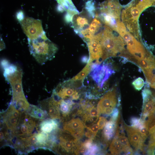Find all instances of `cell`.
Returning <instances> with one entry per match:
<instances>
[{
	"label": "cell",
	"instance_id": "cell-1",
	"mask_svg": "<svg viewBox=\"0 0 155 155\" xmlns=\"http://www.w3.org/2000/svg\"><path fill=\"white\" fill-rule=\"evenodd\" d=\"M155 6V0H134L122 11L123 23L135 37L139 36L138 21L140 15L147 8Z\"/></svg>",
	"mask_w": 155,
	"mask_h": 155
},
{
	"label": "cell",
	"instance_id": "cell-2",
	"mask_svg": "<svg viewBox=\"0 0 155 155\" xmlns=\"http://www.w3.org/2000/svg\"><path fill=\"white\" fill-rule=\"evenodd\" d=\"M113 31L106 25L103 30L101 41L103 50L102 61L119 53L120 56L125 57L128 53L125 50V41L120 35H118Z\"/></svg>",
	"mask_w": 155,
	"mask_h": 155
},
{
	"label": "cell",
	"instance_id": "cell-3",
	"mask_svg": "<svg viewBox=\"0 0 155 155\" xmlns=\"http://www.w3.org/2000/svg\"><path fill=\"white\" fill-rule=\"evenodd\" d=\"M28 41L31 54L41 65L52 59L58 50L57 45L47 37L45 33L35 39L28 38Z\"/></svg>",
	"mask_w": 155,
	"mask_h": 155
},
{
	"label": "cell",
	"instance_id": "cell-4",
	"mask_svg": "<svg viewBox=\"0 0 155 155\" xmlns=\"http://www.w3.org/2000/svg\"><path fill=\"white\" fill-rule=\"evenodd\" d=\"M115 31L121 36L127 45L128 53L131 57L130 61L136 63L137 61L144 58L149 53L146 51L141 43L126 29L120 21L117 22Z\"/></svg>",
	"mask_w": 155,
	"mask_h": 155
},
{
	"label": "cell",
	"instance_id": "cell-5",
	"mask_svg": "<svg viewBox=\"0 0 155 155\" xmlns=\"http://www.w3.org/2000/svg\"><path fill=\"white\" fill-rule=\"evenodd\" d=\"M4 75L11 87L12 99L11 102L26 99L22 85V71L20 67L13 64L4 70Z\"/></svg>",
	"mask_w": 155,
	"mask_h": 155
},
{
	"label": "cell",
	"instance_id": "cell-6",
	"mask_svg": "<svg viewBox=\"0 0 155 155\" xmlns=\"http://www.w3.org/2000/svg\"><path fill=\"white\" fill-rule=\"evenodd\" d=\"M19 22L24 33L28 39H35L45 33L40 20L26 17Z\"/></svg>",
	"mask_w": 155,
	"mask_h": 155
},
{
	"label": "cell",
	"instance_id": "cell-7",
	"mask_svg": "<svg viewBox=\"0 0 155 155\" xmlns=\"http://www.w3.org/2000/svg\"><path fill=\"white\" fill-rule=\"evenodd\" d=\"M103 30L95 35L86 43L89 51V57L88 63H92L94 61L95 63L100 64L102 62L103 50L101 44Z\"/></svg>",
	"mask_w": 155,
	"mask_h": 155
},
{
	"label": "cell",
	"instance_id": "cell-8",
	"mask_svg": "<svg viewBox=\"0 0 155 155\" xmlns=\"http://www.w3.org/2000/svg\"><path fill=\"white\" fill-rule=\"evenodd\" d=\"M33 118L26 112H22L20 122L13 132L14 137L26 136L32 134L34 129H36L38 122Z\"/></svg>",
	"mask_w": 155,
	"mask_h": 155
},
{
	"label": "cell",
	"instance_id": "cell-9",
	"mask_svg": "<svg viewBox=\"0 0 155 155\" xmlns=\"http://www.w3.org/2000/svg\"><path fill=\"white\" fill-rule=\"evenodd\" d=\"M113 72L108 65H100L96 63L91 65L90 75L99 88L103 87L104 84Z\"/></svg>",
	"mask_w": 155,
	"mask_h": 155
},
{
	"label": "cell",
	"instance_id": "cell-10",
	"mask_svg": "<svg viewBox=\"0 0 155 155\" xmlns=\"http://www.w3.org/2000/svg\"><path fill=\"white\" fill-rule=\"evenodd\" d=\"M22 113L11 103L7 109L1 114L3 123L8 129L13 132L20 122Z\"/></svg>",
	"mask_w": 155,
	"mask_h": 155
},
{
	"label": "cell",
	"instance_id": "cell-11",
	"mask_svg": "<svg viewBox=\"0 0 155 155\" xmlns=\"http://www.w3.org/2000/svg\"><path fill=\"white\" fill-rule=\"evenodd\" d=\"M142 69L149 84L155 76V57L150 53L136 63Z\"/></svg>",
	"mask_w": 155,
	"mask_h": 155
},
{
	"label": "cell",
	"instance_id": "cell-12",
	"mask_svg": "<svg viewBox=\"0 0 155 155\" xmlns=\"http://www.w3.org/2000/svg\"><path fill=\"white\" fill-rule=\"evenodd\" d=\"M59 100H56L52 96L40 101L39 103L41 108L45 111L47 116L52 119L56 120L61 118Z\"/></svg>",
	"mask_w": 155,
	"mask_h": 155
},
{
	"label": "cell",
	"instance_id": "cell-13",
	"mask_svg": "<svg viewBox=\"0 0 155 155\" xmlns=\"http://www.w3.org/2000/svg\"><path fill=\"white\" fill-rule=\"evenodd\" d=\"M124 128L126 131L130 144L136 151L144 152V148L145 141L141 135L138 129L132 126L125 124Z\"/></svg>",
	"mask_w": 155,
	"mask_h": 155
},
{
	"label": "cell",
	"instance_id": "cell-14",
	"mask_svg": "<svg viewBox=\"0 0 155 155\" xmlns=\"http://www.w3.org/2000/svg\"><path fill=\"white\" fill-rule=\"evenodd\" d=\"M121 6L118 0H106L100 5L101 13L109 15L119 20Z\"/></svg>",
	"mask_w": 155,
	"mask_h": 155
},
{
	"label": "cell",
	"instance_id": "cell-15",
	"mask_svg": "<svg viewBox=\"0 0 155 155\" xmlns=\"http://www.w3.org/2000/svg\"><path fill=\"white\" fill-rule=\"evenodd\" d=\"M117 103V99L115 91L111 90L107 92L98 102L97 109L99 115L102 114L106 109L115 108Z\"/></svg>",
	"mask_w": 155,
	"mask_h": 155
},
{
	"label": "cell",
	"instance_id": "cell-16",
	"mask_svg": "<svg viewBox=\"0 0 155 155\" xmlns=\"http://www.w3.org/2000/svg\"><path fill=\"white\" fill-rule=\"evenodd\" d=\"M92 18L87 12L82 11L74 15L72 20V27L75 33L78 34L81 31L88 27L90 18Z\"/></svg>",
	"mask_w": 155,
	"mask_h": 155
},
{
	"label": "cell",
	"instance_id": "cell-17",
	"mask_svg": "<svg viewBox=\"0 0 155 155\" xmlns=\"http://www.w3.org/2000/svg\"><path fill=\"white\" fill-rule=\"evenodd\" d=\"M59 123L56 120L47 119H41L39 121L36 127V130L38 129L41 131L49 134L52 131H56L59 129Z\"/></svg>",
	"mask_w": 155,
	"mask_h": 155
},
{
	"label": "cell",
	"instance_id": "cell-18",
	"mask_svg": "<svg viewBox=\"0 0 155 155\" xmlns=\"http://www.w3.org/2000/svg\"><path fill=\"white\" fill-rule=\"evenodd\" d=\"M115 136L118 137L121 143L123 152L126 154H133V150L130 147L129 140L125 135L122 126L120 127L118 126Z\"/></svg>",
	"mask_w": 155,
	"mask_h": 155
},
{
	"label": "cell",
	"instance_id": "cell-19",
	"mask_svg": "<svg viewBox=\"0 0 155 155\" xmlns=\"http://www.w3.org/2000/svg\"><path fill=\"white\" fill-rule=\"evenodd\" d=\"M84 123L79 118H77L64 123L63 129L70 133L77 131H84Z\"/></svg>",
	"mask_w": 155,
	"mask_h": 155
},
{
	"label": "cell",
	"instance_id": "cell-20",
	"mask_svg": "<svg viewBox=\"0 0 155 155\" xmlns=\"http://www.w3.org/2000/svg\"><path fill=\"white\" fill-rule=\"evenodd\" d=\"M119 119V118H118L116 122L110 119L106 123L103 129L102 135L104 140L106 142L111 140L113 137Z\"/></svg>",
	"mask_w": 155,
	"mask_h": 155
},
{
	"label": "cell",
	"instance_id": "cell-21",
	"mask_svg": "<svg viewBox=\"0 0 155 155\" xmlns=\"http://www.w3.org/2000/svg\"><path fill=\"white\" fill-rule=\"evenodd\" d=\"M155 112V97L152 95L148 101L143 104L140 118L144 121L146 117L153 114Z\"/></svg>",
	"mask_w": 155,
	"mask_h": 155
},
{
	"label": "cell",
	"instance_id": "cell-22",
	"mask_svg": "<svg viewBox=\"0 0 155 155\" xmlns=\"http://www.w3.org/2000/svg\"><path fill=\"white\" fill-rule=\"evenodd\" d=\"M26 113L34 118L39 119H44L48 116L45 111L33 105L30 104Z\"/></svg>",
	"mask_w": 155,
	"mask_h": 155
},
{
	"label": "cell",
	"instance_id": "cell-23",
	"mask_svg": "<svg viewBox=\"0 0 155 155\" xmlns=\"http://www.w3.org/2000/svg\"><path fill=\"white\" fill-rule=\"evenodd\" d=\"M58 4L62 6L67 12L72 14L79 13L71 0H56Z\"/></svg>",
	"mask_w": 155,
	"mask_h": 155
},
{
	"label": "cell",
	"instance_id": "cell-24",
	"mask_svg": "<svg viewBox=\"0 0 155 155\" xmlns=\"http://www.w3.org/2000/svg\"><path fill=\"white\" fill-rule=\"evenodd\" d=\"M109 151L113 154H119L123 152L121 143L118 137L115 136L109 147Z\"/></svg>",
	"mask_w": 155,
	"mask_h": 155
},
{
	"label": "cell",
	"instance_id": "cell-25",
	"mask_svg": "<svg viewBox=\"0 0 155 155\" xmlns=\"http://www.w3.org/2000/svg\"><path fill=\"white\" fill-rule=\"evenodd\" d=\"M149 132V139L147 153L148 155H154L155 152V126Z\"/></svg>",
	"mask_w": 155,
	"mask_h": 155
},
{
	"label": "cell",
	"instance_id": "cell-26",
	"mask_svg": "<svg viewBox=\"0 0 155 155\" xmlns=\"http://www.w3.org/2000/svg\"><path fill=\"white\" fill-rule=\"evenodd\" d=\"M102 26L100 19L98 17H95L91 22L88 29L90 33L94 36L97 34Z\"/></svg>",
	"mask_w": 155,
	"mask_h": 155
},
{
	"label": "cell",
	"instance_id": "cell-27",
	"mask_svg": "<svg viewBox=\"0 0 155 155\" xmlns=\"http://www.w3.org/2000/svg\"><path fill=\"white\" fill-rule=\"evenodd\" d=\"M91 64L88 63L85 67L80 73L70 80L72 81H83L85 78L91 72Z\"/></svg>",
	"mask_w": 155,
	"mask_h": 155
},
{
	"label": "cell",
	"instance_id": "cell-28",
	"mask_svg": "<svg viewBox=\"0 0 155 155\" xmlns=\"http://www.w3.org/2000/svg\"><path fill=\"white\" fill-rule=\"evenodd\" d=\"M59 108L63 118L68 116L70 112L72 106L67 102L62 99L59 100Z\"/></svg>",
	"mask_w": 155,
	"mask_h": 155
},
{
	"label": "cell",
	"instance_id": "cell-29",
	"mask_svg": "<svg viewBox=\"0 0 155 155\" xmlns=\"http://www.w3.org/2000/svg\"><path fill=\"white\" fill-rule=\"evenodd\" d=\"M85 8L91 17L93 18L95 17L96 9L94 2L92 0H89L86 3Z\"/></svg>",
	"mask_w": 155,
	"mask_h": 155
},
{
	"label": "cell",
	"instance_id": "cell-30",
	"mask_svg": "<svg viewBox=\"0 0 155 155\" xmlns=\"http://www.w3.org/2000/svg\"><path fill=\"white\" fill-rule=\"evenodd\" d=\"M144 80L141 77L137 78L132 83L133 87L136 90H141L144 86Z\"/></svg>",
	"mask_w": 155,
	"mask_h": 155
},
{
	"label": "cell",
	"instance_id": "cell-31",
	"mask_svg": "<svg viewBox=\"0 0 155 155\" xmlns=\"http://www.w3.org/2000/svg\"><path fill=\"white\" fill-rule=\"evenodd\" d=\"M142 95L143 99V104L148 101L152 96L151 91L149 89L146 88L142 92Z\"/></svg>",
	"mask_w": 155,
	"mask_h": 155
},
{
	"label": "cell",
	"instance_id": "cell-32",
	"mask_svg": "<svg viewBox=\"0 0 155 155\" xmlns=\"http://www.w3.org/2000/svg\"><path fill=\"white\" fill-rule=\"evenodd\" d=\"M99 148L97 145L92 144L91 146L87 150L85 154H95L98 152Z\"/></svg>",
	"mask_w": 155,
	"mask_h": 155
},
{
	"label": "cell",
	"instance_id": "cell-33",
	"mask_svg": "<svg viewBox=\"0 0 155 155\" xmlns=\"http://www.w3.org/2000/svg\"><path fill=\"white\" fill-rule=\"evenodd\" d=\"M107 121V119L105 117H101L99 118L97 123L99 130L102 129L104 127Z\"/></svg>",
	"mask_w": 155,
	"mask_h": 155
},
{
	"label": "cell",
	"instance_id": "cell-34",
	"mask_svg": "<svg viewBox=\"0 0 155 155\" xmlns=\"http://www.w3.org/2000/svg\"><path fill=\"white\" fill-rule=\"evenodd\" d=\"M119 110L117 108H115L111 115V118L110 119L115 121H117L119 117Z\"/></svg>",
	"mask_w": 155,
	"mask_h": 155
},
{
	"label": "cell",
	"instance_id": "cell-35",
	"mask_svg": "<svg viewBox=\"0 0 155 155\" xmlns=\"http://www.w3.org/2000/svg\"><path fill=\"white\" fill-rule=\"evenodd\" d=\"M70 133L73 137L78 140L83 137L84 133V131H75Z\"/></svg>",
	"mask_w": 155,
	"mask_h": 155
},
{
	"label": "cell",
	"instance_id": "cell-36",
	"mask_svg": "<svg viewBox=\"0 0 155 155\" xmlns=\"http://www.w3.org/2000/svg\"><path fill=\"white\" fill-rule=\"evenodd\" d=\"M88 128L96 135L98 133L99 127L97 124H92L88 127H85Z\"/></svg>",
	"mask_w": 155,
	"mask_h": 155
},
{
	"label": "cell",
	"instance_id": "cell-37",
	"mask_svg": "<svg viewBox=\"0 0 155 155\" xmlns=\"http://www.w3.org/2000/svg\"><path fill=\"white\" fill-rule=\"evenodd\" d=\"M87 131L85 133V136L90 139H93L96 135V134L92 132L90 129L87 127H85Z\"/></svg>",
	"mask_w": 155,
	"mask_h": 155
},
{
	"label": "cell",
	"instance_id": "cell-38",
	"mask_svg": "<svg viewBox=\"0 0 155 155\" xmlns=\"http://www.w3.org/2000/svg\"><path fill=\"white\" fill-rule=\"evenodd\" d=\"M73 16L71 14L67 12L64 17V19L66 22L67 23L71 22Z\"/></svg>",
	"mask_w": 155,
	"mask_h": 155
},
{
	"label": "cell",
	"instance_id": "cell-39",
	"mask_svg": "<svg viewBox=\"0 0 155 155\" xmlns=\"http://www.w3.org/2000/svg\"><path fill=\"white\" fill-rule=\"evenodd\" d=\"M16 16L19 22L25 18L24 13L21 11H19L17 13Z\"/></svg>",
	"mask_w": 155,
	"mask_h": 155
},
{
	"label": "cell",
	"instance_id": "cell-40",
	"mask_svg": "<svg viewBox=\"0 0 155 155\" xmlns=\"http://www.w3.org/2000/svg\"><path fill=\"white\" fill-rule=\"evenodd\" d=\"M57 10L59 12H63L65 10L64 7L61 5L58 4L57 7Z\"/></svg>",
	"mask_w": 155,
	"mask_h": 155
},
{
	"label": "cell",
	"instance_id": "cell-41",
	"mask_svg": "<svg viewBox=\"0 0 155 155\" xmlns=\"http://www.w3.org/2000/svg\"><path fill=\"white\" fill-rule=\"evenodd\" d=\"M150 85L152 88L155 89V76L151 81Z\"/></svg>",
	"mask_w": 155,
	"mask_h": 155
},
{
	"label": "cell",
	"instance_id": "cell-42",
	"mask_svg": "<svg viewBox=\"0 0 155 155\" xmlns=\"http://www.w3.org/2000/svg\"><path fill=\"white\" fill-rule=\"evenodd\" d=\"M88 57L86 56H84L82 58V62L84 63L88 62Z\"/></svg>",
	"mask_w": 155,
	"mask_h": 155
}]
</instances>
